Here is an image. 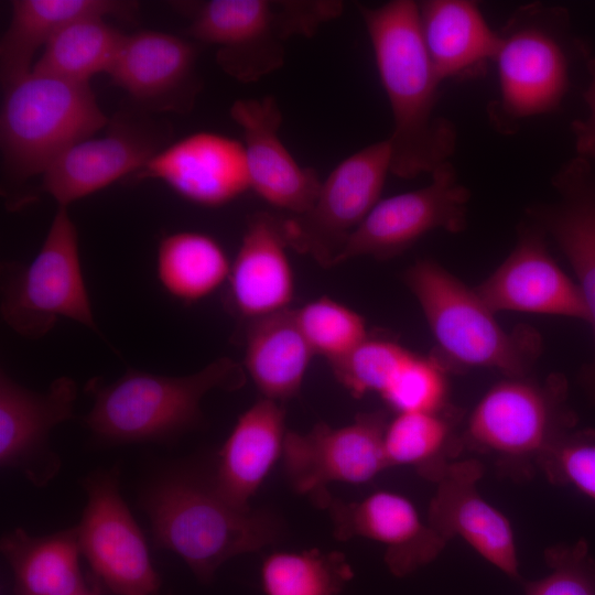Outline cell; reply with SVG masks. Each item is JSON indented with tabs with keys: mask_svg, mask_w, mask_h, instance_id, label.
Segmentation results:
<instances>
[{
	"mask_svg": "<svg viewBox=\"0 0 595 595\" xmlns=\"http://www.w3.org/2000/svg\"><path fill=\"white\" fill-rule=\"evenodd\" d=\"M283 217L258 212L248 217L228 277L230 302L249 321L290 309L295 280Z\"/></svg>",
	"mask_w": 595,
	"mask_h": 595,
	"instance_id": "cell-23",
	"label": "cell"
},
{
	"mask_svg": "<svg viewBox=\"0 0 595 595\" xmlns=\"http://www.w3.org/2000/svg\"><path fill=\"white\" fill-rule=\"evenodd\" d=\"M562 9L520 7L498 31L494 63L499 96L488 110L493 125L510 133L519 121L558 110L570 88V60Z\"/></svg>",
	"mask_w": 595,
	"mask_h": 595,
	"instance_id": "cell-7",
	"label": "cell"
},
{
	"mask_svg": "<svg viewBox=\"0 0 595 595\" xmlns=\"http://www.w3.org/2000/svg\"><path fill=\"white\" fill-rule=\"evenodd\" d=\"M325 509L337 539L365 538L385 545V562L399 577L431 563L446 544L398 493L379 490L350 502L332 497Z\"/></svg>",
	"mask_w": 595,
	"mask_h": 595,
	"instance_id": "cell-22",
	"label": "cell"
},
{
	"mask_svg": "<svg viewBox=\"0 0 595 595\" xmlns=\"http://www.w3.org/2000/svg\"><path fill=\"white\" fill-rule=\"evenodd\" d=\"M442 412L397 413L387 423L383 447L389 466H412L436 482L462 447Z\"/></svg>",
	"mask_w": 595,
	"mask_h": 595,
	"instance_id": "cell-31",
	"label": "cell"
},
{
	"mask_svg": "<svg viewBox=\"0 0 595 595\" xmlns=\"http://www.w3.org/2000/svg\"><path fill=\"white\" fill-rule=\"evenodd\" d=\"M136 178L162 181L183 198L206 207L223 206L250 190L242 141L208 131L170 143Z\"/></svg>",
	"mask_w": 595,
	"mask_h": 595,
	"instance_id": "cell-20",
	"label": "cell"
},
{
	"mask_svg": "<svg viewBox=\"0 0 595 595\" xmlns=\"http://www.w3.org/2000/svg\"><path fill=\"white\" fill-rule=\"evenodd\" d=\"M391 116L390 173L404 180L432 174L456 151L457 129L436 113L440 86L426 52L418 2L358 6Z\"/></svg>",
	"mask_w": 595,
	"mask_h": 595,
	"instance_id": "cell-1",
	"label": "cell"
},
{
	"mask_svg": "<svg viewBox=\"0 0 595 595\" xmlns=\"http://www.w3.org/2000/svg\"><path fill=\"white\" fill-rule=\"evenodd\" d=\"M543 230L521 229L509 256L475 291L493 312L513 311L588 321L576 282L550 255Z\"/></svg>",
	"mask_w": 595,
	"mask_h": 595,
	"instance_id": "cell-16",
	"label": "cell"
},
{
	"mask_svg": "<svg viewBox=\"0 0 595 595\" xmlns=\"http://www.w3.org/2000/svg\"><path fill=\"white\" fill-rule=\"evenodd\" d=\"M83 487L87 502L75 526L80 554L115 595H156L161 581L120 494L118 468L89 474Z\"/></svg>",
	"mask_w": 595,
	"mask_h": 595,
	"instance_id": "cell-11",
	"label": "cell"
},
{
	"mask_svg": "<svg viewBox=\"0 0 595 595\" xmlns=\"http://www.w3.org/2000/svg\"><path fill=\"white\" fill-rule=\"evenodd\" d=\"M483 473L477 459L451 462L435 482L426 521L446 543L458 537L506 575L519 578L511 523L480 495Z\"/></svg>",
	"mask_w": 595,
	"mask_h": 595,
	"instance_id": "cell-17",
	"label": "cell"
},
{
	"mask_svg": "<svg viewBox=\"0 0 595 595\" xmlns=\"http://www.w3.org/2000/svg\"><path fill=\"white\" fill-rule=\"evenodd\" d=\"M134 2L116 0H14L0 40L2 88L28 75L36 52L71 22L87 15L131 17Z\"/></svg>",
	"mask_w": 595,
	"mask_h": 595,
	"instance_id": "cell-26",
	"label": "cell"
},
{
	"mask_svg": "<svg viewBox=\"0 0 595 595\" xmlns=\"http://www.w3.org/2000/svg\"><path fill=\"white\" fill-rule=\"evenodd\" d=\"M588 83L583 91V99L587 113L583 119L573 121L572 132L574 136L577 156L595 163V56L586 62Z\"/></svg>",
	"mask_w": 595,
	"mask_h": 595,
	"instance_id": "cell-38",
	"label": "cell"
},
{
	"mask_svg": "<svg viewBox=\"0 0 595 595\" xmlns=\"http://www.w3.org/2000/svg\"><path fill=\"white\" fill-rule=\"evenodd\" d=\"M445 370L436 357L410 353L379 396L397 413L441 412L447 396Z\"/></svg>",
	"mask_w": 595,
	"mask_h": 595,
	"instance_id": "cell-34",
	"label": "cell"
},
{
	"mask_svg": "<svg viewBox=\"0 0 595 595\" xmlns=\"http://www.w3.org/2000/svg\"><path fill=\"white\" fill-rule=\"evenodd\" d=\"M539 468L552 483L571 485L595 500V431H573Z\"/></svg>",
	"mask_w": 595,
	"mask_h": 595,
	"instance_id": "cell-37",
	"label": "cell"
},
{
	"mask_svg": "<svg viewBox=\"0 0 595 595\" xmlns=\"http://www.w3.org/2000/svg\"><path fill=\"white\" fill-rule=\"evenodd\" d=\"M282 403L261 398L237 420L218 454L210 478L216 493L229 505L250 509V499L282 457L285 431Z\"/></svg>",
	"mask_w": 595,
	"mask_h": 595,
	"instance_id": "cell-24",
	"label": "cell"
},
{
	"mask_svg": "<svg viewBox=\"0 0 595 595\" xmlns=\"http://www.w3.org/2000/svg\"><path fill=\"white\" fill-rule=\"evenodd\" d=\"M104 15H87L64 26L44 46L32 72L88 83L109 74L125 35L107 23Z\"/></svg>",
	"mask_w": 595,
	"mask_h": 595,
	"instance_id": "cell-30",
	"label": "cell"
},
{
	"mask_svg": "<svg viewBox=\"0 0 595 595\" xmlns=\"http://www.w3.org/2000/svg\"><path fill=\"white\" fill-rule=\"evenodd\" d=\"M2 90V172L14 182L43 175L67 149L109 122L88 83L31 71Z\"/></svg>",
	"mask_w": 595,
	"mask_h": 595,
	"instance_id": "cell-4",
	"label": "cell"
},
{
	"mask_svg": "<svg viewBox=\"0 0 595 595\" xmlns=\"http://www.w3.org/2000/svg\"><path fill=\"white\" fill-rule=\"evenodd\" d=\"M156 547L177 554L204 584L240 554L275 543L283 533L269 510L238 509L225 501L210 479L171 470L149 484L139 498Z\"/></svg>",
	"mask_w": 595,
	"mask_h": 595,
	"instance_id": "cell-2",
	"label": "cell"
},
{
	"mask_svg": "<svg viewBox=\"0 0 595 595\" xmlns=\"http://www.w3.org/2000/svg\"><path fill=\"white\" fill-rule=\"evenodd\" d=\"M194 43L156 30L126 34L109 72L145 111H190L201 90Z\"/></svg>",
	"mask_w": 595,
	"mask_h": 595,
	"instance_id": "cell-18",
	"label": "cell"
},
{
	"mask_svg": "<svg viewBox=\"0 0 595 595\" xmlns=\"http://www.w3.org/2000/svg\"><path fill=\"white\" fill-rule=\"evenodd\" d=\"M422 39L433 68L443 83L484 74L499 46V33L469 0L418 2Z\"/></svg>",
	"mask_w": 595,
	"mask_h": 595,
	"instance_id": "cell-25",
	"label": "cell"
},
{
	"mask_svg": "<svg viewBox=\"0 0 595 595\" xmlns=\"http://www.w3.org/2000/svg\"><path fill=\"white\" fill-rule=\"evenodd\" d=\"M410 353L394 342L368 337L349 355L329 366L338 382L360 398L369 392L380 394Z\"/></svg>",
	"mask_w": 595,
	"mask_h": 595,
	"instance_id": "cell-35",
	"label": "cell"
},
{
	"mask_svg": "<svg viewBox=\"0 0 595 595\" xmlns=\"http://www.w3.org/2000/svg\"><path fill=\"white\" fill-rule=\"evenodd\" d=\"M314 356L294 309L248 322L242 366L262 398L280 403L294 398Z\"/></svg>",
	"mask_w": 595,
	"mask_h": 595,
	"instance_id": "cell-27",
	"label": "cell"
},
{
	"mask_svg": "<svg viewBox=\"0 0 595 595\" xmlns=\"http://www.w3.org/2000/svg\"><path fill=\"white\" fill-rule=\"evenodd\" d=\"M544 558L550 573L526 582V595H595V561L585 541L549 548Z\"/></svg>",
	"mask_w": 595,
	"mask_h": 595,
	"instance_id": "cell-36",
	"label": "cell"
},
{
	"mask_svg": "<svg viewBox=\"0 0 595 595\" xmlns=\"http://www.w3.org/2000/svg\"><path fill=\"white\" fill-rule=\"evenodd\" d=\"M566 398L561 376L547 383L508 377L475 405L462 443L496 457L500 467L528 474L574 431L576 416Z\"/></svg>",
	"mask_w": 595,
	"mask_h": 595,
	"instance_id": "cell-8",
	"label": "cell"
},
{
	"mask_svg": "<svg viewBox=\"0 0 595 595\" xmlns=\"http://www.w3.org/2000/svg\"><path fill=\"white\" fill-rule=\"evenodd\" d=\"M422 187L380 199L350 236L332 267L357 257L394 258L426 234H452L467 225L469 190L451 162L437 167Z\"/></svg>",
	"mask_w": 595,
	"mask_h": 595,
	"instance_id": "cell-14",
	"label": "cell"
},
{
	"mask_svg": "<svg viewBox=\"0 0 595 595\" xmlns=\"http://www.w3.org/2000/svg\"><path fill=\"white\" fill-rule=\"evenodd\" d=\"M343 7L335 0H209L192 6L186 32L217 46L225 73L251 83L283 65L289 39L313 36Z\"/></svg>",
	"mask_w": 595,
	"mask_h": 595,
	"instance_id": "cell-6",
	"label": "cell"
},
{
	"mask_svg": "<svg viewBox=\"0 0 595 595\" xmlns=\"http://www.w3.org/2000/svg\"><path fill=\"white\" fill-rule=\"evenodd\" d=\"M107 127L104 136L67 149L42 175L41 192L58 206L68 207L130 173L137 174L170 144L171 128L137 106L116 112Z\"/></svg>",
	"mask_w": 595,
	"mask_h": 595,
	"instance_id": "cell-13",
	"label": "cell"
},
{
	"mask_svg": "<svg viewBox=\"0 0 595 595\" xmlns=\"http://www.w3.org/2000/svg\"><path fill=\"white\" fill-rule=\"evenodd\" d=\"M353 576L343 553L317 549L274 552L261 566L266 595H338Z\"/></svg>",
	"mask_w": 595,
	"mask_h": 595,
	"instance_id": "cell-32",
	"label": "cell"
},
{
	"mask_svg": "<svg viewBox=\"0 0 595 595\" xmlns=\"http://www.w3.org/2000/svg\"><path fill=\"white\" fill-rule=\"evenodd\" d=\"M229 112L242 131L250 190L290 215L305 213L322 181L315 170L300 165L282 142L279 132L283 118L275 98L238 99Z\"/></svg>",
	"mask_w": 595,
	"mask_h": 595,
	"instance_id": "cell-19",
	"label": "cell"
},
{
	"mask_svg": "<svg viewBox=\"0 0 595 595\" xmlns=\"http://www.w3.org/2000/svg\"><path fill=\"white\" fill-rule=\"evenodd\" d=\"M553 203L532 209L537 225L558 244L571 264L583 295L595 346V171L581 156L564 163L552 178ZM582 382L595 400V353Z\"/></svg>",
	"mask_w": 595,
	"mask_h": 595,
	"instance_id": "cell-21",
	"label": "cell"
},
{
	"mask_svg": "<svg viewBox=\"0 0 595 595\" xmlns=\"http://www.w3.org/2000/svg\"><path fill=\"white\" fill-rule=\"evenodd\" d=\"M390 158V144L385 139L339 162L322 182L305 213L283 217L289 248L332 268L350 236L380 201Z\"/></svg>",
	"mask_w": 595,
	"mask_h": 595,
	"instance_id": "cell-10",
	"label": "cell"
},
{
	"mask_svg": "<svg viewBox=\"0 0 595 595\" xmlns=\"http://www.w3.org/2000/svg\"><path fill=\"white\" fill-rule=\"evenodd\" d=\"M247 374L229 357L215 359L186 376H164L129 369L111 383L90 379L94 402L85 424L109 444L165 441L197 428L201 403L210 391L242 388Z\"/></svg>",
	"mask_w": 595,
	"mask_h": 595,
	"instance_id": "cell-3",
	"label": "cell"
},
{
	"mask_svg": "<svg viewBox=\"0 0 595 595\" xmlns=\"http://www.w3.org/2000/svg\"><path fill=\"white\" fill-rule=\"evenodd\" d=\"M17 595H74L88 585L79 569L76 528L31 536L18 528L1 538Z\"/></svg>",
	"mask_w": 595,
	"mask_h": 595,
	"instance_id": "cell-28",
	"label": "cell"
},
{
	"mask_svg": "<svg viewBox=\"0 0 595 595\" xmlns=\"http://www.w3.org/2000/svg\"><path fill=\"white\" fill-rule=\"evenodd\" d=\"M1 317L15 333L37 339L65 317L100 337L85 284L76 226L58 206L47 235L29 266L2 264Z\"/></svg>",
	"mask_w": 595,
	"mask_h": 595,
	"instance_id": "cell-9",
	"label": "cell"
},
{
	"mask_svg": "<svg viewBox=\"0 0 595 595\" xmlns=\"http://www.w3.org/2000/svg\"><path fill=\"white\" fill-rule=\"evenodd\" d=\"M74 595H101V592L98 584H94V585H88L86 588L82 589L80 592Z\"/></svg>",
	"mask_w": 595,
	"mask_h": 595,
	"instance_id": "cell-39",
	"label": "cell"
},
{
	"mask_svg": "<svg viewBox=\"0 0 595 595\" xmlns=\"http://www.w3.org/2000/svg\"><path fill=\"white\" fill-rule=\"evenodd\" d=\"M294 315L314 355L328 364L343 359L369 337L359 313L327 296L294 309Z\"/></svg>",
	"mask_w": 595,
	"mask_h": 595,
	"instance_id": "cell-33",
	"label": "cell"
},
{
	"mask_svg": "<svg viewBox=\"0 0 595 595\" xmlns=\"http://www.w3.org/2000/svg\"><path fill=\"white\" fill-rule=\"evenodd\" d=\"M230 267L220 244L204 232H173L159 244L158 279L170 295L186 303L213 294L228 280Z\"/></svg>",
	"mask_w": 595,
	"mask_h": 595,
	"instance_id": "cell-29",
	"label": "cell"
},
{
	"mask_svg": "<svg viewBox=\"0 0 595 595\" xmlns=\"http://www.w3.org/2000/svg\"><path fill=\"white\" fill-rule=\"evenodd\" d=\"M387 416L382 411L359 413L349 424L317 423L302 434L288 431L282 459L289 483L298 494L325 509L333 483L365 484L390 467L383 447Z\"/></svg>",
	"mask_w": 595,
	"mask_h": 595,
	"instance_id": "cell-12",
	"label": "cell"
},
{
	"mask_svg": "<svg viewBox=\"0 0 595 595\" xmlns=\"http://www.w3.org/2000/svg\"><path fill=\"white\" fill-rule=\"evenodd\" d=\"M76 382L56 378L45 392H35L0 375V464L13 468L34 486L47 485L61 459L50 445L52 430L74 415Z\"/></svg>",
	"mask_w": 595,
	"mask_h": 595,
	"instance_id": "cell-15",
	"label": "cell"
},
{
	"mask_svg": "<svg viewBox=\"0 0 595 595\" xmlns=\"http://www.w3.org/2000/svg\"><path fill=\"white\" fill-rule=\"evenodd\" d=\"M403 279L446 361L496 369L509 378L527 376L540 351L536 331H505L475 290L431 259L414 262Z\"/></svg>",
	"mask_w": 595,
	"mask_h": 595,
	"instance_id": "cell-5",
	"label": "cell"
}]
</instances>
